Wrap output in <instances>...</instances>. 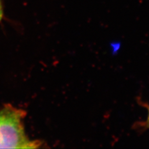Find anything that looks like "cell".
<instances>
[{"label":"cell","mask_w":149,"mask_h":149,"mask_svg":"<svg viewBox=\"0 0 149 149\" xmlns=\"http://www.w3.org/2000/svg\"><path fill=\"white\" fill-rule=\"evenodd\" d=\"M25 113L6 106L0 110V148H34L39 143L26 136L23 125Z\"/></svg>","instance_id":"1"},{"label":"cell","mask_w":149,"mask_h":149,"mask_svg":"<svg viewBox=\"0 0 149 149\" xmlns=\"http://www.w3.org/2000/svg\"><path fill=\"white\" fill-rule=\"evenodd\" d=\"M3 17V9H2V6H1V0H0V21L2 19Z\"/></svg>","instance_id":"2"},{"label":"cell","mask_w":149,"mask_h":149,"mask_svg":"<svg viewBox=\"0 0 149 149\" xmlns=\"http://www.w3.org/2000/svg\"><path fill=\"white\" fill-rule=\"evenodd\" d=\"M148 122H149V115H148Z\"/></svg>","instance_id":"3"}]
</instances>
